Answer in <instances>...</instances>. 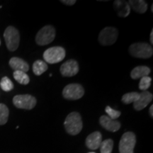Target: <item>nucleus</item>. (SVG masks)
I'll return each instance as SVG.
<instances>
[{"label": "nucleus", "instance_id": "1", "mask_svg": "<svg viewBox=\"0 0 153 153\" xmlns=\"http://www.w3.org/2000/svg\"><path fill=\"white\" fill-rule=\"evenodd\" d=\"M64 125L66 131L70 135H76L79 134L83 127L80 114L77 112L70 113L65 118Z\"/></svg>", "mask_w": 153, "mask_h": 153}, {"label": "nucleus", "instance_id": "2", "mask_svg": "<svg viewBox=\"0 0 153 153\" xmlns=\"http://www.w3.org/2000/svg\"><path fill=\"white\" fill-rule=\"evenodd\" d=\"M129 52L133 57L137 58H150L153 54L152 45L146 43H135L129 48Z\"/></svg>", "mask_w": 153, "mask_h": 153}, {"label": "nucleus", "instance_id": "3", "mask_svg": "<svg viewBox=\"0 0 153 153\" xmlns=\"http://www.w3.org/2000/svg\"><path fill=\"white\" fill-rule=\"evenodd\" d=\"M6 45L10 51H15L18 48L20 42L19 30L14 26H8L4 33Z\"/></svg>", "mask_w": 153, "mask_h": 153}, {"label": "nucleus", "instance_id": "4", "mask_svg": "<svg viewBox=\"0 0 153 153\" xmlns=\"http://www.w3.org/2000/svg\"><path fill=\"white\" fill-rule=\"evenodd\" d=\"M55 38V30L51 25L43 26L36 36V42L39 45H45L52 43Z\"/></svg>", "mask_w": 153, "mask_h": 153}, {"label": "nucleus", "instance_id": "5", "mask_svg": "<svg viewBox=\"0 0 153 153\" xmlns=\"http://www.w3.org/2000/svg\"><path fill=\"white\" fill-rule=\"evenodd\" d=\"M65 51L62 47L55 46L47 49L43 53V58L49 64H55L64 60Z\"/></svg>", "mask_w": 153, "mask_h": 153}, {"label": "nucleus", "instance_id": "6", "mask_svg": "<svg viewBox=\"0 0 153 153\" xmlns=\"http://www.w3.org/2000/svg\"><path fill=\"white\" fill-rule=\"evenodd\" d=\"M136 137L133 132H127L122 135L119 143L120 153H134Z\"/></svg>", "mask_w": 153, "mask_h": 153}, {"label": "nucleus", "instance_id": "7", "mask_svg": "<svg viewBox=\"0 0 153 153\" xmlns=\"http://www.w3.org/2000/svg\"><path fill=\"white\" fill-rule=\"evenodd\" d=\"M14 106L18 108L30 110L36 105V99L29 94L16 95L13 99Z\"/></svg>", "mask_w": 153, "mask_h": 153}, {"label": "nucleus", "instance_id": "8", "mask_svg": "<svg viewBox=\"0 0 153 153\" xmlns=\"http://www.w3.org/2000/svg\"><path fill=\"white\" fill-rule=\"evenodd\" d=\"M85 94L84 88L79 84H70L64 88L62 95L68 100H77Z\"/></svg>", "mask_w": 153, "mask_h": 153}, {"label": "nucleus", "instance_id": "9", "mask_svg": "<svg viewBox=\"0 0 153 153\" xmlns=\"http://www.w3.org/2000/svg\"><path fill=\"white\" fill-rule=\"evenodd\" d=\"M118 38V30L114 27H106L100 32L99 41L103 45H111L116 43Z\"/></svg>", "mask_w": 153, "mask_h": 153}, {"label": "nucleus", "instance_id": "10", "mask_svg": "<svg viewBox=\"0 0 153 153\" xmlns=\"http://www.w3.org/2000/svg\"><path fill=\"white\" fill-rule=\"evenodd\" d=\"M60 73L64 76H73L79 72V65L76 60H69L62 65Z\"/></svg>", "mask_w": 153, "mask_h": 153}, {"label": "nucleus", "instance_id": "11", "mask_svg": "<svg viewBox=\"0 0 153 153\" xmlns=\"http://www.w3.org/2000/svg\"><path fill=\"white\" fill-rule=\"evenodd\" d=\"M153 96L148 91L140 93V97L135 102L133 103V107L136 111H141L145 108L152 100Z\"/></svg>", "mask_w": 153, "mask_h": 153}, {"label": "nucleus", "instance_id": "12", "mask_svg": "<svg viewBox=\"0 0 153 153\" xmlns=\"http://www.w3.org/2000/svg\"><path fill=\"white\" fill-rule=\"evenodd\" d=\"M99 123L104 128L111 132H116L120 129V123L116 120H112L106 116H101L99 118Z\"/></svg>", "mask_w": 153, "mask_h": 153}, {"label": "nucleus", "instance_id": "13", "mask_svg": "<svg viewBox=\"0 0 153 153\" xmlns=\"http://www.w3.org/2000/svg\"><path fill=\"white\" fill-rule=\"evenodd\" d=\"M102 142V135L98 131L94 132L88 135L86 139V145L90 150H97L100 147Z\"/></svg>", "mask_w": 153, "mask_h": 153}, {"label": "nucleus", "instance_id": "14", "mask_svg": "<svg viewBox=\"0 0 153 153\" xmlns=\"http://www.w3.org/2000/svg\"><path fill=\"white\" fill-rule=\"evenodd\" d=\"M115 11L117 13L118 16L120 17H126L130 14L131 7L128 3L121 0H116L114 3Z\"/></svg>", "mask_w": 153, "mask_h": 153}, {"label": "nucleus", "instance_id": "15", "mask_svg": "<svg viewBox=\"0 0 153 153\" xmlns=\"http://www.w3.org/2000/svg\"><path fill=\"white\" fill-rule=\"evenodd\" d=\"M9 65L14 71H22L26 72L29 70V65L26 61L19 57H11L9 60Z\"/></svg>", "mask_w": 153, "mask_h": 153}, {"label": "nucleus", "instance_id": "16", "mask_svg": "<svg viewBox=\"0 0 153 153\" xmlns=\"http://www.w3.org/2000/svg\"><path fill=\"white\" fill-rule=\"evenodd\" d=\"M128 3L131 9L139 14H144L148 9V4L143 0H130Z\"/></svg>", "mask_w": 153, "mask_h": 153}, {"label": "nucleus", "instance_id": "17", "mask_svg": "<svg viewBox=\"0 0 153 153\" xmlns=\"http://www.w3.org/2000/svg\"><path fill=\"white\" fill-rule=\"evenodd\" d=\"M150 73V69L147 66H137L131 71V76L132 79H137L143 76H148Z\"/></svg>", "mask_w": 153, "mask_h": 153}, {"label": "nucleus", "instance_id": "18", "mask_svg": "<svg viewBox=\"0 0 153 153\" xmlns=\"http://www.w3.org/2000/svg\"><path fill=\"white\" fill-rule=\"evenodd\" d=\"M48 70V65L44 61L38 60L33 65V71L36 75L39 76L44 73Z\"/></svg>", "mask_w": 153, "mask_h": 153}, {"label": "nucleus", "instance_id": "19", "mask_svg": "<svg viewBox=\"0 0 153 153\" xmlns=\"http://www.w3.org/2000/svg\"><path fill=\"white\" fill-rule=\"evenodd\" d=\"M13 74H14V77L16 81L21 85H26L29 83V76L26 72L22 71H14Z\"/></svg>", "mask_w": 153, "mask_h": 153}, {"label": "nucleus", "instance_id": "20", "mask_svg": "<svg viewBox=\"0 0 153 153\" xmlns=\"http://www.w3.org/2000/svg\"><path fill=\"white\" fill-rule=\"evenodd\" d=\"M140 97V93L129 92L126 93L122 97L121 100L125 104H129L135 102Z\"/></svg>", "mask_w": 153, "mask_h": 153}, {"label": "nucleus", "instance_id": "21", "mask_svg": "<svg viewBox=\"0 0 153 153\" xmlns=\"http://www.w3.org/2000/svg\"><path fill=\"white\" fill-rule=\"evenodd\" d=\"M113 147H114V141L111 139H107L102 141L100 145L101 153H111Z\"/></svg>", "mask_w": 153, "mask_h": 153}, {"label": "nucleus", "instance_id": "22", "mask_svg": "<svg viewBox=\"0 0 153 153\" xmlns=\"http://www.w3.org/2000/svg\"><path fill=\"white\" fill-rule=\"evenodd\" d=\"M9 108L4 104H0V125H4L8 120Z\"/></svg>", "mask_w": 153, "mask_h": 153}, {"label": "nucleus", "instance_id": "23", "mask_svg": "<svg viewBox=\"0 0 153 153\" xmlns=\"http://www.w3.org/2000/svg\"><path fill=\"white\" fill-rule=\"evenodd\" d=\"M0 87L4 91H9L14 89V84L7 76H4L0 82Z\"/></svg>", "mask_w": 153, "mask_h": 153}, {"label": "nucleus", "instance_id": "24", "mask_svg": "<svg viewBox=\"0 0 153 153\" xmlns=\"http://www.w3.org/2000/svg\"><path fill=\"white\" fill-rule=\"evenodd\" d=\"M151 82H152V79H151L150 76H143V77L140 79V81L139 83L140 89L143 91H146L147 89L150 88L151 85Z\"/></svg>", "mask_w": 153, "mask_h": 153}, {"label": "nucleus", "instance_id": "25", "mask_svg": "<svg viewBox=\"0 0 153 153\" xmlns=\"http://www.w3.org/2000/svg\"><path fill=\"white\" fill-rule=\"evenodd\" d=\"M105 111L106 112V114L108 115V117L112 120H116L118 118L120 117V112L118 111H116L115 109H113L112 108H111L110 106H106Z\"/></svg>", "mask_w": 153, "mask_h": 153}, {"label": "nucleus", "instance_id": "26", "mask_svg": "<svg viewBox=\"0 0 153 153\" xmlns=\"http://www.w3.org/2000/svg\"><path fill=\"white\" fill-rule=\"evenodd\" d=\"M61 2L64 4L65 5H68V6H72L74 5V4L76 3L75 0H61Z\"/></svg>", "mask_w": 153, "mask_h": 153}, {"label": "nucleus", "instance_id": "27", "mask_svg": "<svg viewBox=\"0 0 153 153\" xmlns=\"http://www.w3.org/2000/svg\"><path fill=\"white\" fill-rule=\"evenodd\" d=\"M150 40L151 45H152V44H153V30H152V31H151V33H150Z\"/></svg>", "mask_w": 153, "mask_h": 153}, {"label": "nucleus", "instance_id": "28", "mask_svg": "<svg viewBox=\"0 0 153 153\" xmlns=\"http://www.w3.org/2000/svg\"><path fill=\"white\" fill-rule=\"evenodd\" d=\"M150 115L151 116V117H153V106L152 105V106H150Z\"/></svg>", "mask_w": 153, "mask_h": 153}, {"label": "nucleus", "instance_id": "29", "mask_svg": "<svg viewBox=\"0 0 153 153\" xmlns=\"http://www.w3.org/2000/svg\"><path fill=\"white\" fill-rule=\"evenodd\" d=\"M151 11H153V5H152V7H151Z\"/></svg>", "mask_w": 153, "mask_h": 153}, {"label": "nucleus", "instance_id": "30", "mask_svg": "<svg viewBox=\"0 0 153 153\" xmlns=\"http://www.w3.org/2000/svg\"><path fill=\"white\" fill-rule=\"evenodd\" d=\"M0 45H1V41H0Z\"/></svg>", "mask_w": 153, "mask_h": 153}, {"label": "nucleus", "instance_id": "31", "mask_svg": "<svg viewBox=\"0 0 153 153\" xmlns=\"http://www.w3.org/2000/svg\"><path fill=\"white\" fill-rule=\"evenodd\" d=\"M89 153H95V152H89Z\"/></svg>", "mask_w": 153, "mask_h": 153}]
</instances>
